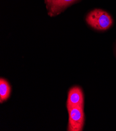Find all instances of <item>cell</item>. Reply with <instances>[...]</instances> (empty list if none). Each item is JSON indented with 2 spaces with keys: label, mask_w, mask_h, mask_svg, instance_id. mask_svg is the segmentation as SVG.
I'll return each instance as SVG.
<instances>
[{
  "label": "cell",
  "mask_w": 116,
  "mask_h": 131,
  "mask_svg": "<svg viewBox=\"0 0 116 131\" xmlns=\"http://www.w3.org/2000/svg\"><path fill=\"white\" fill-rule=\"evenodd\" d=\"M86 21L93 28L104 31L109 29L113 20L108 13L100 9H95L89 13L86 17Z\"/></svg>",
  "instance_id": "6da1fadb"
},
{
  "label": "cell",
  "mask_w": 116,
  "mask_h": 131,
  "mask_svg": "<svg viewBox=\"0 0 116 131\" xmlns=\"http://www.w3.org/2000/svg\"><path fill=\"white\" fill-rule=\"evenodd\" d=\"M77 0H45L48 15L56 16L65 10L68 6Z\"/></svg>",
  "instance_id": "3957f363"
},
{
  "label": "cell",
  "mask_w": 116,
  "mask_h": 131,
  "mask_svg": "<svg viewBox=\"0 0 116 131\" xmlns=\"http://www.w3.org/2000/svg\"><path fill=\"white\" fill-rule=\"evenodd\" d=\"M66 106L67 109L72 107L83 108L84 97L80 87L74 86L69 90Z\"/></svg>",
  "instance_id": "277c9868"
},
{
  "label": "cell",
  "mask_w": 116,
  "mask_h": 131,
  "mask_svg": "<svg viewBox=\"0 0 116 131\" xmlns=\"http://www.w3.org/2000/svg\"><path fill=\"white\" fill-rule=\"evenodd\" d=\"M69 121L68 130L81 131L84 123L83 108L72 107L68 108Z\"/></svg>",
  "instance_id": "7a4b0ae2"
},
{
  "label": "cell",
  "mask_w": 116,
  "mask_h": 131,
  "mask_svg": "<svg viewBox=\"0 0 116 131\" xmlns=\"http://www.w3.org/2000/svg\"><path fill=\"white\" fill-rule=\"evenodd\" d=\"M11 87L7 81L3 78L0 80V102L1 103L7 100L10 95Z\"/></svg>",
  "instance_id": "5b68a950"
}]
</instances>
